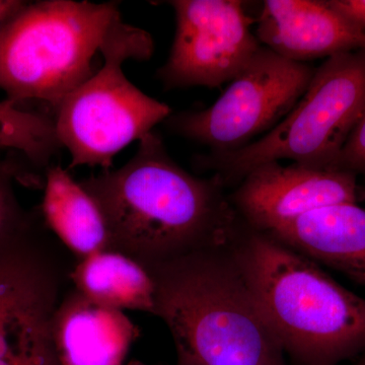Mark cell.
<instances>
[{"mask_svg": "<svg viewBox=\"0 0 365 365\" xmlns=\"http://www.w3.org/2000/svg\"><path fill=\"white\" fill-rule=\"evenodd\" d=\"M79 184L104 217L108 251L128 257L150 274L194 252L227 244L242 225L222 179L190 174L153 131L121 168Z\"/></svg>", "mask_w": 365, "mask_h": 365, "instance_id": "cell-1", "label": "cell"}, {"mask_svg": "<svg viewBox=\"0 0 365 365\" xmlns=\"http://www.w3.org/2000/svg\"><path fill=\"white\" fill-rule=\"evenodd\" d=\"M232 240L150 272L155 316L172 334L177 365H288L235 259Z\"/></svg>", "mask_w": 365, "mask_h": 365, "instance_id": "cell-2", "label": "cell"}, {"mask_svg": "<svg viewBox=\"0 0 365 365\" xmlns=\"http://www.w3.org/2000/svg\"><path fill=\"white\" fill-rule=\"evenodd\" d=\"M232 249L264 318L295 365H339L364 354V299L244 222Z\"/></svg>", "mask_w": 365, "mask_h": 365, "instance_id": "cell-3", "label": "cell"}, {"mask_svg": "<svg viewBox=\"0 0 365 365\" xmlns=\"http://www.w3.org/2000/svg\"><path fill=\"white\" fill-rule=\"evenodd\" d=\"M117 2H26L0 26V88L7 100L60 103L93 74L91 62L118 16Z\"/></svg>", "mask_w": 365, "mask_h": 365, "instance_id": "cell-4", "label": "cell"}, {"mask_svg": "<svg viewBox=\"0 0 365 365\" xmlns=\"http://www.w3.org/2000/svg\"><path fill=\"white\" fill-rule=\"evenodd\" d=\"M153 51L150 33L118 16L101 46L102 68L56 108L55 129L71 155V169L88 165L110 170L118 153L172 115L169 106L144 93L124 73L127 60L145 61Z\"/></svg>", "mask_w": 365, "mask_h": 365, "instance_id": "cell-5", "label": "cell"}, {"mask_svg": "<svg viewBox=\"0 0 365 365\" xmlns=\"http://www.w3.org/2000/svg\"><path fill=\"white\" fill-rule=\"evenodd\" d=\"M364 110L365 49L334 55L316 68L294 109L266 135L239 150L201 158L200 165L215 170L225 187L281 160L335 170Z\"/></svg>", "mask_w": 365, "mask_h": 365, "instance_id": "cell-6", "label": "cell"}, {"mask_svg": "<svg viewBox=\"0 0 365 365\" xmlns=\"http://www.w3.org/2000/svg\"><path fill=\"white\" fill-rule=\"evenodd\" d=\"M314 71L261 46L215 104L200 111L172 113L165 123L175 133L208 146L211 153L239 150L294 109Z\"/></svg>", "mask_w": 365, "mask_h": 365, "instance_id": "cell-7", "label": "cell"}, {"mask_svg": "<svg viewBox=\"0 0 365 365\" xmlns=\"http://www.w3.org/2000/svg\"><path fill=\"white\" fill-rule=\"evenodd\" d=\"M176 33L158 78L167 90L217 88L237 78L261 48L240 0H172Z\"/></svg>", "mask_w": 365, "mask_h": 365, "instance_id": "cell-8", "label": "cell"}, {"mask_svg": "<svg viewBox=\"0 0 365 365\" xmlns=\"http://www.w3.org/2000/svg\"><path fill=\"white\" fill-rule=\"evenodd\" d=\"M42 222L0 246V359L51 319L73 267Z\"/></svg>", "mask_w": 365, "mask_h": 365, "instance_id": "cell-9", "label": "cell"}, {"mask_svg": "<svg viewBox=\"0 0 365 365\" xmlns=\"http://www.w3.org/2000/svg\"><path fill=\"white\" fill-rule=\"evenodd\" d=\"M359 195L353 173L271 162L249 173L230 199L247 225L270 232L312 211L357 203Z\"/></svg>", "mask_w": 365, "mask_h": 365, "instance_id": "cell-10", "label": "cell"}, {"mask_svg": "<svg viewBox=\"0 0 365 365\" xmlns=\"http://www.w3.org/2000/svg\"><path fill=\"white\" fill-rule=\"evenodd\" d=\"M257 21L260 44L292 61L365 49L364 31L327 0H266Z\"/></svg>", "mask_w": 365, "mask_h": 365, "instance_id": "cell-11", "label": "cell"}, {"mask_svg": "<svg viewBox=\"0 0 365 365\" xmlns=\"http://www.w3.org/2000/svg\"><path fill=\"white\" fill-rule=\"evenodd\" d=\"M138 327L124 312L102 306L76 287L52 317L51 337L62 365H123Z\"/></svg>", "mask_w": 365, "mask_h": 365, "instance_id": "cell-12", "label": "cell"}, {"mask_svg": "<svg viewBox=\"0 0 365 365\" xmlns=\"http://www.w3.org/2000/svg\"><path fill=\"white\" fill-rule=\"evenodd\" d=\"M265 234L365 287V208L357 203L318 209Z\"/></svg>", "mask_w": 365, "mask_h": 365, "instance_id": "cell-13", "label": "cell"}, {"mask_svg": "<svg viewBox=\"0 0 365 365\" xmlns=\"http://www.w3.org/2000/svg\"><path fill=\"white\" fill-rule=\"evenodd\" d=\"M43 220L76 259L109 250L102 212L93 199L59 165L46 170Z\"/></svg>", "mask_w": 365, "mask_h": 365, "instance_id": "cell-14", "label": "cell"}, {"mask_svg": "<svg viewBox=\"0 0 365 365\" xmlns=\"http://www.w3.org/2000/svg\"><path fill=\"white\" fill-rule=\"evenodd\" d=\"M71 281L73 287L102 306L155 316V280L124 255L102 251L81 259L72 269Z\"/></svg>", "mask_w": 365, "mask_h": 365, "instance_id": "cell-15", "label": "cell"}, {"mask_svg": "<svg viewBox=\"0 0 365 365\" xmlns=\"http://www.w3.org/2000/svg\"><path fill=\"white\" fill-rule=\"evenodd\" d=\"M54 119L42 113L26 111L9 100L0 102V148L19 151L36 169L50 167L61 148Z\"/></svg>", "mask_w": 365, "mask_h": 365, "instance_id": "cell-16", "label": "cell"}, {"mask_svg": "<svg viewBox=\"0 0 365 365\" xmlns=\"http://www.w3.org/2000/svg\"><path fill=\"white\" fill-rule=\"evenodd\" d=\"M16 181L38 184L20 163L14 160H0V246L41 223L38 216L21 205L14 191Z\"/></svg>", "mask_w": 365, "mask_h": 365, "instance_id": "cell-17", "label": "cell"}, {"mask_svg": "<svg viewBox=\"0 0 365 365\" xmlns=\"http://www.w3.org/2000/svg\"><path fill=\"white\" fill-rule=\"evenodd\" d=\"M0 365H62L51 334L41 333L24 341L11 354L0 359Z\"/></svg>", "mask_w": 365, "mask_h": 365, "instance_id": "cell-18", "label": "cell"}, {"mask_svg": "<svg viewBox=\"0 0 365 365\" xmlns=\"http://www.w3.org/2000/svg\"><path fill=\"white\" fill-rule=\"evenodd\" d=\"M335 170L353 173L365 179V110L346 141Z\"/></svg>", "mask_w": 365, "mask_h": 365, "instance_id": "cell-19", "label": "cell"}, {"mask_svg": "<svg viewBox=\"0 0 365 365\" xmlns=\"http://www.w3.org/2000/svg\"><path fill=\"white\" fill-rule=\"evenodd\" d=\"M327 2L365 32V0H327Z\"/></svg>", "mask_w": 365, "mask_h": 365, "instance_id": "cell-20", "label": "cell"}, {"mask_svg": "<svg viewBox=\"0 0 365 365\" xmlns=\"http://www.w3.org/2000/svg\"><path fill=\"white\" fill-rule=\"evenodd\" d=\"M26 4V1L21 0H0V26L13 18Z\"/></svg>", "mask_w": 365, "mask_h": 365, "instance_id": "cell-21", "label": "cell"}, {"mask_svg": "<svg viewBox=\"0 0 365 365\" xmlns=\"http://www.w3.org/2000/svg\"><path fill=\"white\" fill-rule=\"evenodd\" d=\"M353 365H365V352L359 356V359Z\"/></svg>", "mask_w": 365, "mask_h": 365, "instance_id": "cell-22", "label": "cell"}, {"mask_svg": "<svg viewBox=\"0 0 365 365\" xmlns=\"http://www.w3.org/2000/svg\"><path fill=\"white\" fill-rule=\"evenodd\" d=\"M128 365H143V364H139V362H133V364H128Z\"/></svg>", "mask_w": 365, "mask_h": 365, "instance_id": "cell-23", "label": "cell"}, {"mask_svg": "<svg viewBox=\"0 0 365 365\" xmlns=\"http://www.w3.org/2000/svg\"><path fill=\"white\" fill-rule=\"evenodd\" d=\"M0 150H2L1 148H0Z\"/></svg>", "mask_w": 365, "mask_h": 365, "instance_id": "cell-24", "label": "cell"}]
</instances>
